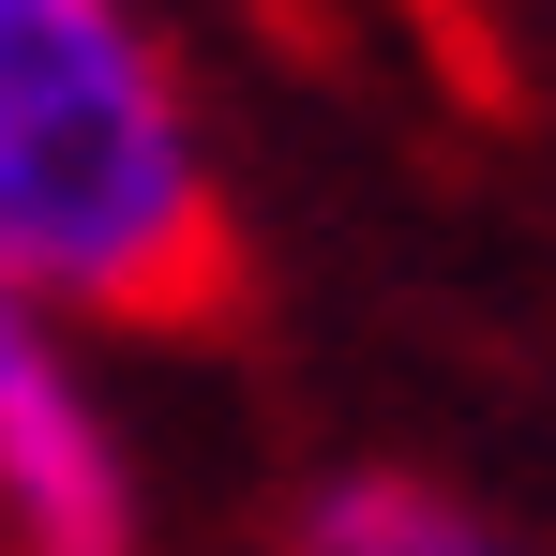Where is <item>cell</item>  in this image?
Here are the masks:
<instances>
[{
	"instance_id": "1",
	"label": "cell",
	"mask_w": 556,
	"mask_h": 556,
	"mask_svg": "<svg viewBox=\"0 0 556 556\" xmlns=\"http://www.w3.org/2000/svg\"><path fill=\"white\" fill-rule=\"evenodd\" d=\"M0 286L91 316L226 301V195L195 105L121 0H0Z\"/></svg>"
},
{
	"instance_id": "3",
	"label": "cell",
	"mask_w": 556,
	"mask_h": 556,
	"mask_svg": "<svg viewBox=\"0 0 556 556\" xmlns=\"http://www.w3.org/2000/svg\"><path fill=\"white\" fill-rule=\"evenodd\" d=\"M301 556H511V542H481L452 496H421V481H331L301 511Z\"/></svg>"
},
{
	"instance_id": "2",
	"label": "cell",
	"mask_w": 556,
	"mask_h": 556,
	"mask_svg": "<svg viewBox=\"0 0 556 556\" xmlns=\"http://www.w3.org/2000/svg\"><path fill=\"white\" fill-rule=\"evenodd\" d=\"M0 527H15V556H121L136 542V481L105 452L46 301H15V286H0Z\"/></svg>"
}]
</instances>
